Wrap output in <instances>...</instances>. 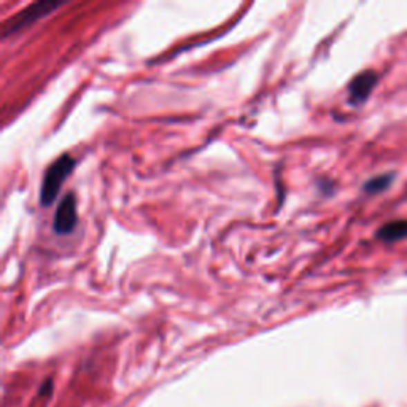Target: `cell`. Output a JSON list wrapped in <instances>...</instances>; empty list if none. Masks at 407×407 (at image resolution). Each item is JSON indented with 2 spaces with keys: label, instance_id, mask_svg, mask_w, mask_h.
I'll return each mask as SVG.
<instances>
[{
  "label": "cell",
  "instance_id": "6",
  "mask_svg": "<svg viewBox=\"0 0 407 407\" xmlns=\"http://www.w3.org/2000/svg\"><path fill=\"white\" fill-rule=\"evenodd\" d=\"M391 180H393V176L375 177L372 180H369V182L364 184V191H366V193H380V191H384V189H387L390 187Z\"/></svg>",
  "mask_w": 407,
  "mask_h": 407
},
{
  "label": "cell",
  "instance_id": "1",
  "mask_svg": "<svg viewBox=\"0 0 407 407\" xmlns=\"http://www.w3.org/2000/svg\"><path fill=\"white\" fill-rule=\"evenodd\" d=\"M75 167V160L70 155H62L46 169L44 180H41L40 187V204L44 207H48L55 202L56 196L59 194L62 183L64 180L70 176V172Z\"/></svg>",
  "mask_w": 407,
  "mask_h": 407
},
{
  "label": "cell",
  "instance_id": "2",
  "mask_svg": "<svg viewBox=\"0 0 407 407\" xmlns=\"http://www.w3.org/2000/svg\"><path fill=\"white\" fill-rule=\"evenodd\" d=\"M59 7H62V2H53V0H39V2L28 5V7L21 10L15 17L5 21L2 37L7 39L8 35L17 34L18 30L28 28L29 24L35 23V21H39L40 18L48 17L50 13H53Z\"/></svg>",
  "mask_w": 407,
  "mask_h": 407
},
{
  "label": "cell",
  "instance_id": "5",
  "mask_svg": "<svg viewBox=\"0 0 407 407\" xmlns=\"http://www.w3.org/2000/svg\"><path fill=\"white\" fill-rule=\"evenodd\" d=\"M377 237L385 242H396V240L406 239L407 237V221L406 220L391 221V223L385 225V226H382V228H380Z\"/></svg>",
  "mask_w": 407,
  "mask_h": 407
},
{
  "label": "cell",
  "instance_id": "4",
  "mask_svg": "<svg viewBox=\"0 0 407 407\" xmlns=\"http://www.w3.org/2000/svg\"><path fill=\"white\" fill-rule=\"evenodd\" d=\"M377 83V75L372 70H366L353 78L348 91H350V102L352 104H361L369 97L372 88Z\"/></svg>",
  "mask_w": 407,
  "mask_h": 407
},
{
  "label": "cell",
  "instance_id": "3",
  "mask_svg": "<svg viewBox=\"0 0 407 407\" xmlns=\"http://www.w3.org/2000/svg\"><path fill=\"white\" fill-rule=\"evenodd\" d=\"M77 225V202L75 196L68 193L57 205L55 212V220H53V229L56 234H70L75 229Z\"/></svg>",
  "mask_w": 407,
  "mask_h": 407
}]
</instances>
